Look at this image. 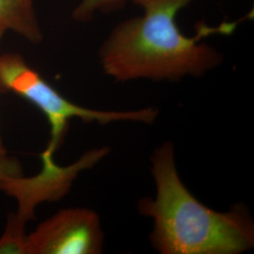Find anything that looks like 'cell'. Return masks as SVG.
<instances>
[{
    "mask_svg": "<svg viewBox=\"0 0 254 254\" xmlns=\"http://www.w3.org/2000/svg\"><path fill=\"white\" fill-rule=\"evenodd\" d=\"M142 14L119 23L99 49L104 72L118 82L136 79L178 81L200 77L217 68L223 56L201 42L214 34L228 35L238 22L217 27L200 23L194 36L185 35L176 18L194 0H130Z\"/></svg>",
    "mask_w": 254,
    "mask_h": 254,
    "instance_id": "obj_1",
    "label": "cell"
},
{
    "mask_svg": "<svg viewBox=\"0 0 254 254\" xmlns=\"http://www.w3.org/2000/svg\"><path fill=\"white\" fill-rule=\"evenodd\" d=\"M156 196L141 198L139 214L154 219L151 243L161 254H238L254 246V222L244 205L217 212L197 200L181 181L174 147L166 142L152 156Z\"/></svg>",
    "mask_w": 254,
    "mask_h": 254,
    "instance_id": "obj_2",
    "label": "cell"
},
{
    "mask_svg": "<svg viewBox=\"0 0 254 254\" xmlns=\"http://www.w3.org/2000/svg\"><path fill=\"white\" fill-rule=\"evenodd\" d=\"M0 92H12L33 104L46 116L50 125V139L43 154L54 155L63 144L69 123L73 118L85 123L108 125L128 121L153 124L158 109L146 108L130 111L97 110L75 105L63 96L17 53L0 55Z\"/></svg>",
    "mask_w": 254,
    "mask_h": 254,
    "instance_id": "obj_3",
    "label": "cell"
},
{
    "mask_svg": "<svg viewBox=\"0 0 254 254\" xmlns=\"http://www.w3.org/2000/svg\"><path fill=\"white\" fill-rule=\"evenodd\" d=\"M109 154V147L93 149L82 155L74 163L61 167L53 156L41 154L43 168L32 177L24 175L0 182V190L13 197L18 202L16 213H10L6 230L0 237V252L3 254H24L26 253L25 225L34 218L38 204L44 201L61 200L70 191L79 173L91 169Z\"/></svg>",
    "mask_w": 254,
    "mask_h": 254,
    "instance_id": "obj_4",
    "label": "cell"
},
{
    "mask_svg": "<svg viewBox=\"0 0 254 254\" xmlns=\"http://www.w3.org/2000/svg\"><path fill=\"white\" fill-rule=\"evenodd\" d=\"M104 233L90 209L67 208L42 222L26 237V254H99Z\"/></svg>",
    "mask_w": 254,
    "mask_h": 254,
    "instance_id": "obj_5",
    "label": "cell"
},
{
    "mask_svg": "<svg viewBox=\"0 0 254 254\" xmlns=\"http://www.w3.org/2000/svg\"><path fill=\"white\" fill-rule=\"evenodd\" d=\"M0 29L12 31L33 44L41 43L43 32L34 0H0Z\"/></svg>",
    "mask_w": 254,
    "mask_h": 254,
    "instance_id": "obj_6",
    "label": "cell"
},
{
    "mask_svg": "<svg viewBox=\"0 0 254 254\" xmlns=\"http://www.w3.org/2000/svg\"><path fill=\"white\" fill-rule=\"evenodd\" d=\"M129 0H81L73 9V18L79 23L91 21L97 13H110L124 9Z\"/></svg>",
    "mask_w": 254,
    "mask_h": 254,
    "instance_id": "obj_7",
    "label": "cell"
},
{
    "mask_svg": "<svg viewBox=\"0 0 254 254\" xmlns=\"http://www.w3.org/2000/svg\"><path fill=\"white\" fill-rule=\"evenodd\" d=\"M24 175L18 159L8 154H0V182L18 178Z\"/></svg>",
    "mask_w": 254,
    "mask_h": 254,
    "instance_id": "obj_8",
    "label": "cell"
},
{
    "mask_svg": "<svg viewBox=\"0 0 254 254\" xmlns=\"http://www.w3.org/2000/svg\"><path fill=\"white\" fill-rule=\"evenodd\" d=\"M5 32H6V31H4L3 29H0V42H1L2 37L5 34ZM8 154V153H7V151H6V148H5V146L3 144L2 138H1V136H0V154Z\"/></svg>",
    "mask_w": 254,
    "mask_h": 254,
    "instance_id": "obj_9",
    "label": "cell"
}]
</instances>
